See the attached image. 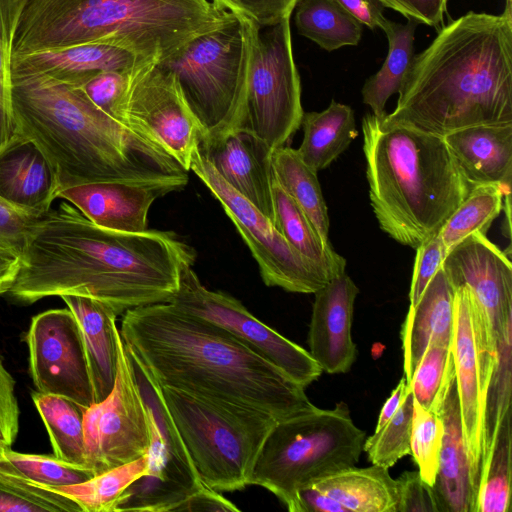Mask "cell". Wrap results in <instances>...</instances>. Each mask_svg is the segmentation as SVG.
<instances>
[{
	"label": "cell",
	"mask_w": 512,
	"mask_h": 512,
	"mask_svg": "<svg viewBox=\"0 0 512 512\" xmlns=\"http://www.w3.org/2000/svg\"><path fill=\"white\" fill-rule=\"evenodd\" d=\"M301 125L303 140L296 150L316 172L336 160L358 134L352 108L334 100L321 112L303 113Z\"/></svg>",
	"instance_id": "29"
},
{
	"label": "cell",
	"mask_w": 512,
	"mask_h": 512,
	"mask_svg": "<svg viewBox=\"0 0 512 512\" xmlns=\"http://www.w3.org/2000/svg\"><path fill=\"white\" fill-rule=\"evenodd\" d=\"M443 431L441 417L426 410L414 399L410 454L421 477L432 486L437 476Z\"/></svg>",
	"instance_id": "44"
},
{
	"label": "cell",
	"mask_w": 512,
	"mask_h": 512,
	"mask_svg": "<svg viewBox=\"0 0 512 512\" xmlns=\"http://www.w3.org/2000/svg\"><path fill=\"white\" fill-rule=\"evenodd\" d=\"M312 485L340 503L347 512H397L396 479L387 468L379 465L352 466Z\"/></svg>",
	"instance_id": "28"
},
{
	"label": "cell",
	"mask_w": 512,
	"mask_h": 512,
	"mask_svg": "<svg viewBox=\"0 0 512 512\" xmlns=\"http://www.w3.org/2000/svg\"><path fill=\"white\" fill-rule=\"evenodd\" d=\"M128 73L103 71L79 86L91 102L112 117L128 81Z\"/></svg>",
	"instance_id": "48"
},
{
	"label": "cell",
	"mask_w": 512,
	"mask_h": 512,
	"mask_svg": "<svg viewBox=\"0 0 512 512\" xmlns=\"http://www.w3.org/2000/svg\"><path fill=\"white\" fill-rule=\"evenodd\" d=\"M32 400L49 434L54 456L69 463L87 466L85 409L63 396L38 391L32 393Z\"/></svg>",
	"instance_id": "33"
},
{
	"label": "cell",
	"mask_w": 512,
	"mask_h": 512,
	"mask_svg": "<svg viewBox=\"0 0 512 512\" xmlns=\"http://www.w3.org/2000/svg\"><path fill=\"white\" fill-rule=\"evenodd\" d=\"M271 161L278 183L304 212L321 240L329 244V216L317 172L302 161L296 149L287 146L274 150Z\"/></svg>",
	"instance_id": "32"
},
{
	"label": "cell",
	"mask_w": 512,
	"mask_h": 512,
	"mask_svg": "<svg viewBox=\"0 0 512 512\" xmlns=\"http://www.w3.org/2000/svg\"><path fill=\"white\" fill-rule=\"evenodd\" d=\"M362 134L369 197L379 226L416 249L440 231L471 185L443 136L373 113L363 117Z\"/></svg>",
	"instance_id": "6"
},
{
	"label": "cell",
	"mask_w": 512,
	"mask_h": 512,
	"mask_svg": "<svg viewBox=\"0 0 512 512\" xmlns=\"http://www.w3.org/2000/svg\"><path fill=\"white\" fill-rule=\"evenodd\" d=\"M447 249L438 233L416 248L414 269L409 292L410 306L415 305L425 288L441 268Z\"/></svg>",
	"instance_id": "46"
},
{
	"label": "cell",
	"mask_w": 512,
	"mask_h": 512,
	"mask_svg": "<svg viewBox=\"0 0 512 512\" xmlns=\"http://www.w3.org/2000/svg\"><path fill=\"white\" fill-rule=\"evenodd\" d=\"M36 219L0 199V246L22 255Z\"/></svg>",
	"instance_id": "50"
},
{
	"label": "cell",
	"mask_w": 512,
	"mask_h": 512,
	"mask_svg": "<svg viewBox=\"0 0 512 512\" xmlns=\"http://www.w3.org/2000/svg\"><path fill=\"white\" fill-rule=\"evenodd\" d=\"M82 332L95 403L112 391L118 366L117 315L106 304L85 296L63 295Z\"/></svg>",
	"instance_id": "27"
},
{
	"label": "cell",
	"mask_w": 512,
	"mask_h": 512,
	"mask_svg": "<svg viewBox=\"0 0 512 512\" xmlns=\"http://www.w3.org/2000/svg\"><path fill=\"white\" fill-rule=\"evenodd\" d=\"M386 121L445 136L512 123V5L501 14L470 11L439 30L414 56Z\"/></svg>",
	"instance_id": "4"
},
{
	"label": "cell",
	"mask_w": 512,
	"mask_h": 512,
	"mask_svg": "<svg viewBox=\"0 0 512 512\" xmlns=\"http://www.w3.org/2000/svg\"><path fill=\"white\" fill-rule=\"evenodd\" d=\"M274 220L277 231L303 257L322 269L330 279L345 272L346 260L330 243H324L304 212L278 183L271 179Z\"/></svg>",
	"instance_id": "30"
},
{
	"label": "cell",
	"mask_w": 512,
	"mask_h": 512,
	"mask_svg": "<svg viewBox=\"0 0 512 512\" xmlns=\"http://www.w3.org/2000/svg\"><path fill=\"white\" fill-rule=\"evenodd\" d=\"M505 190L498 184L472 186L464 200L449 216L439 234L447 249L474 232L487 233L503 208Z\"/></svg>",
	"instance_id": "36"
},
{
	"label": "cell",
	"mask_w": 512,
	"mask_h": 512,
	"mask_svg": "<svg viewBox=\"0 0 512 512\" xmlns=\"http://www.w3.org/2000/svg\"><path fill=\"white\" fill-rule=\"evenodd\" d=\"M2 455L20 476L46 487L59 488L83 483L95 476L87 466L55 456L21 453L3 448Z\"/></svg>",
	"instance_id": "42"
},
{
	"label": "cell",
	"mask_w": 512,
	"mask_h": 512,
	"mask_svg": "<svg viewBox=\"0 0 512 512\" xmlns=\"http://www.w3.org/2000/svg\"><path fill=\"white\" fill-rule=\"evenodd\" d=\"M407 19L438 28L443 21L448 0H379Z\"/></svg>",
	"instance_id": "51"
},
{
	"label": "cell",
	"mask_w": 512,
	"mask_h": 512,
	"mask_svg": "<svg viewBox=\"0 0 512 512\" xmlns=\"http://www.w3.org/2000/svg\"><path fill=\"white\" fill-rule=\"evenodd\" d=\"M19 431V406L15 380L0 359V448H9Z\"/></svg>",
	"instance_id": "49"
},
{
	"label": "cell",
	"mask_w": 512,
	"mask_h": 512,
	"mask_svg": "<svg viewBox=\"0 0 512 512\" xmlns=\"http://www.w3.org/2000/svg\"><path fill=\"white\" fill-rule=\"evenodd\" d=\"M21 266V255L0 246V295L8 293L13 286Z\"/></svg>",
	"instance_id": "55"
},
{
	"label": "cell",
	"mask_w": 512,
	"mask_h": 512,
	"mask_svg": "<svg viewBox=\"0 0 512 512\" xmlns=\"http://www.w3.org/2000/svg\"><path fill=\"white\" fill-rule=\"evenodd\" d=\"M408 388L406 377L403 376L390 396L383 404L376 423L375 430L380 429L399 409Z\"/></svg>",
	"instance_id": "56"
},
{
	"label": "cell",
	"mask_w": 512,
	"mask_h": 512,
	"mask_svg": "<svg viewBox=\"0 0 512 512\" xmlns=\"http://www.w3.org/2000/svg\"><path fill=\"white\" fill-rule=\"evenodd\" d=\"M190 170L206 185L235 225L256 260L265 285L314 294L330 280L322 269L289 245L268 217L230 187L198 148L192 155Z\"/></svg>",
	"instance_id": "13"
},
{
	"label": "cell",
	"mask_w": 512,
	"mask_h": 512,
	"mask_svg": "<svg viewBox=\"0 0 512 512\" xmlns=\"http://www.w3.org/2000/svg\"><path fill=\"white\" fill-rule=\"evenodd\" d=\"M160 391L201 481L219 492L250 485L258 455L277 420L257 409L169 387Z\"/></svg>",
	"instance_id": "8"
},
{
	"label": "cell",
	"mask_w": 512,
	"mask_h": 512,
	"mask_svg": "<svg viewBox=\"0 0 512 512\" xmlns=\"http://www.w3.org/2000/svg\"><path fill=\"white\" fill-rule=\"evenodd\" d=\"M176 191L168 185L128 182H93L62 189L58 198L74 205L94 224L114 231L142 233L148 230L152 203Z\"/></svg>",
	"instance_id": "21"
},
{
	"label": "cell",
	"mask_w": 512,
	"mask_h": 512,
	"mask_svg": "<svg viewBox=\"0 0 512 512\" xmlns=\"http://www.w3.org/2000/svg\"><path fill=\"white\" fill-rule=\"evenodd\" d=\"M417 22L408 19L406 24L386 20L381 29L388 39V54L378 72L364 83L361 94L377 118H383L387 100L399 93L414 59V35Z\"/></svg>",
	"instance_id": "31"
},
{
	"label": "cell",
	"mask_w": 512,
	"mask_h": 512,
	"mask_svg": "<svg viewBox=\"0 0 512 512\" xmlns=\"http://www.w3.org/2000/svg\"><path fill=\"white\" fill-rule=\"evenodd\" d=\"M84 437L86 464L95 475L129 463L149 451L148 416L120 334L113 389L103 401L85 410Z\"/></svg>",
	"instance_id": "16"
},
{
	"label": "cell",
	"mask_w": 512,
	"mask_h": 512,
	"mask_svg": "<svg viewBox=\"0 0 512 512\" xmlns=\"http://www.w3.org/2000/svg\"><path fill=\"white\" fill-rule=\"evenodd\" d=\"M26 343L38 392L63 396L85 410L95 403L82 332L69 308L34 316Z\"/></svg>",
	"instance_id": "17"
},
{
	"label": "cell",
	"mask_w": 512,
	"mask_h": 512,
	"mask_svg": "<svg viewBox=\"0 0 512 512\" xmlns=\"http://www.w3.org/2000/svg\"><path fill=\"white\" fill-rule=\"evenodd\" d=\"M149 470L148 453L71 486L53 488L74 500L82 512H116L128 487Z\"/></svg>",
	"instance_id": "35"
},
{
	"label": "cell",
	"mask_w": 512,
	"mask_h": 512,
	"mask_svg": "<svg viewBox=\"0 0 512 512\" xmlns=\"http://www.w3.org/2000/svg\"><path fill=\"white\" fill-rule=\"evenodd\" d=\"M128 355L149 421V470L128 487L116 511H175L205 484L167 410L159 385L134 356Z\"/></svg>",
	"instance_id": "11"
},
{
	"label": "cell",
	"mask_w": 512,
	"mask_h": 512,
	"mask_svg": "<svg viewBox=\"0 0 512 512\" xmlns=\"http://www.w3.org/2000/svg\"><path fill=\"white\" fill-rule=\"evenodd\" d=\"M195 258L193 248L172 231L110 230L66 201L34 222L8 294L25 304L51 296H85L119 316L170 302L182 268Z\"/></svg>",
	"instance_id": "1"
},
{
	"label": "cell",
	"mask_w": 512,
	"mask_h": 512,
	"mask_svg": "<svg viewBox=\"0 0 512 512\" xmlns=\"http://www.w3.org/2000/svg\"><path fill=\"white\" fill-rule=\"evenodd\" d=\"M396 483L397 512H440L433 486L421 477L419 471H405Z\"/></svg>",
	"instance_id": "47"
},
{
	"label": "cell",
	"mask_w": 512,
	"mask_h": 512,
	"mask_svg": "<svg viewBox=\"0 0 512 512\" xmlns=\"http://www.w3.org/2000/svg\"><path fill=\"white\" fill-rule=\"evenodd\" d=\"M347 13L370 29L380 28L387 18L384 6L379 0H333Z\"/></svg>",
	"instance_id": "53"
},
{
	"label": "cell",
	"mask_w": 512,
	"mask_h": 512,
	"mask_svg": "<svg viewBox=\"0 0 512 512\" xmlns=\"http://www.w3.org/2000/svg\"><path fill=\"white\" fill-rule=\"evenodd\" d=\"M82 512L78 504L57 490L16 473L0 474V512Z\"/></svg>",
	"instance_id": "39"
},
{
	"label": "cell",
	"mask_w": 512,
	"mask_h": 512,
	"mask_svg": "<svg viewBox=\"0 0 512 512\" xmlns=\"http://www.w3.org/2000/svg\"><path fill=\"white\" fill-rule=\"evenodd\" d=\"M26 0H0V152L17 136L12 104L11 59L17 23Z\"/></svg>",
	"instance_id": "40"
},
{
	"label": "cell",
	"mask_w": 512,
	"mask_h": 512,
	"mask_svg": "<svg viewBox=\"0 0 512 512\" xmlns=\"http://www.w3.org/2000/svg\"><path fill=\"white\" fill-rule=\"evenodd\" d=\"M17 133L53 168L60 190L93 182L188 183V171L157 141L103 112L75 86L12 73Z\"/></svg>",
	"instance_id": "3"
},
{
	"label": "cell",
	"mask_w": 512,
	"mask_h": 512,
	"mask_svg": "<svg viewBox=\"0 0 512 512\" xmlns=\"http://www.w3.org/2000/svg\"><path fill=\"white\" fill-rule=\"evenodd\" d=\"M413 394L410 384L396 413L364 441L363 450L373 465L389 469L410 454L413 416Z\"/></svg>",
	"instance_id": "41"
},
{
	"label": "cell",
	"mask_w": 512,
	"mask_h": 512,
	"mask_svg": "<svg viewBox=\"0 0 512 512\" xmlns=\"http://www.w3.org/2000/svg\"><path fill=\"white\" fill-rule=\"evenodd\" d=\"M219 176L272 222V150L252 132L231 128L206 136L198 146Z\"/></svg>",
	"instance_id": "19"
},
{
	"label": "cell",
	"mask_w": 512,
	"mask_h": 512,
	"mask_svg": "<svg viewBox=\"0 0 512 512\" xmlns=\"http://www.w3.org/2000/svg\"><path fill=\"white\" fill-rule=\"evenodd\" d=\"M297 512H347V510L340 503L310 485L298 492Z\"/></svg>",
	"instance_id": "54"
},
{
	"label": "cell",
	"mask_w": 512,
	"mask_h": 512,
	"mask_svg": "<svg viewBox=\"0 0 512 512\" xmlns=\"http://www.w3.org/2000/svg\"><path fill=\"white\" fill-rule=\"evenodd\" d=\"M365 436L343 401L332 409L315 406L279 420L262 446L250 485L269 490L290 512H297L298 492L355 466Z\"/></svg>",
	"instance_id": "7"
},
{
	"label": "cell",
	"mask_w": 512,
	"mask_h": 512,
	"mask_svg": "<svg viewBox=\"0 0 512 512\" xmlns=\"http://www.w3.org/2000/svg\"><path fill=\"white\" fill-rule=\"evenodd\" d=\"M112 117L162 145L186 171L204 132L188 107L174 75L157 61L139 63Z\"/></svg>",
	"instance_id": "14"
},
{
	"label": "cell",
	"mask_w": 512,
	"mask_h": 512,
	"mask_svg": "<svg viewBox=\"0 0 512 512\" xmlns=\"http://www.w3.org/2000/svg\"><path fill=\"white\" fill-rule=\"evenodd\" d=\"M147 61L126 49L104 43H84L13 55L15 74L40 73L79 87L103 71L129 72Z\"/></svg>",
	"instance_id": "22"
},
{
	"label": "cell",
	"mask_w": 512,
	"mask_h": 512,
	"mask_svg": "<svg viewBox=\"0 0 512 512\" xmlns=\"http://www.w3.org/2000/svg\"><path fill=\"white\" fill-rule=\"evenodd\" d=\"M192 266L182 268L170 303L222 328L303 388L321 376L323 371L309 351L262 323L231 295L207 289Z\"/></svg>",
	"instance_id": "15"
},
{
	"label": "cell",
	"mask_w": 512,
	"mask_h": 512,
	"mask_svg": "<svg viewBox=\"0 0 512 512\" xmlns=\"http://www.w3.org/2000/svg\"><path fill=\"white\" fill-rule=\"evenodd\" d=\"M295 25L298 33L327 51L356 46L362 24L333 0H298Z\"/></svg>",
	"instance_id": "34"
},
{
	"label": "cell",
	"mask_w": 512,
	"mask_h": 512,
	"mask_svg": "<svg viewBox=\"0 0 512 512\" xmlns=\"http://www.w3.org/2000/svg\"><path fill=\"white\" fill-rule=\"evenodd\" d=\"M218 7L242 16L259 28L273 26L292 15L298 0H212Z\"/></svg>",
	"instance_id": "45"
},
{
	"label": "cell",
	"mask_w": 512,
	"mask_h": 512,
	"mask_svg": "<svg viewBox=\"0 0 512 512\" xmlns=\"http://www.w3.org/2000/svg\"><path fill=\"white\" fill-rule=\"evenodd\" d=\"M511 328L499 342L497 359L488 389L485 419V463H489L499 428L510 414L511 400ZM483 475V474H482Z\"/></svg>",
	"instance_id": "43"
},
{
	"label": "cell",
	"mask_w": 512,
	"mask_h": 512,
	"mask_svg": "<svg viewBox=\"0 0 512 512\" xmlns=\"http://www.w3.org/2000/svg\"><path fill=\"white\" fill-rule=\"evenodd\" d=\"M498 345L470 291L455 287L451 352L461 412L463 434L476 492L485 463V419L488 389Z\"/></svg>",
	"instance_id": "12"
},
{
	"label": "cell",
	"mask_w": 512,
	"mask_h": 512,
	"mask_svg": "<svg viewBox=\"0 0 512 512\" xmlns=\"http://www.w3.org/2000/svg\"><path fill=\"white\" fill-rule=\"evenodd\" d=\"M466 181L511 193L512 123L476 125L443 136Z\"/></svg>",
	"instance_id": "24"
},
{
	"label": "cell",
	"mask_w": 512,
	"mask_h": 512,
	"mask_svg": "<svg viewBox=\"0 0 512 512\" xmlns=\"http://www.w3.org/2000/svg\"><path fill=\"white\" fill-rule=\"evenodd\" d=\"M437 414L444 427L433 485L440 512H476L477 495L471 481L455 379Z\"/></svg>",
	"instance_id": "26"
},
{
	"label": "cell",
	"mask_w": 512,
	"mask_h": 512,
	"mask_svg": "<svg viewBox=\"0 0 512 512\" xmlns=\"http://www.w3.org/2000/svg\"><path fill=\"white\" fill-rule=\"evenodd\" d=\"M511 414L503 420L477 493L476 512H510Z\"/></svg>",
	"instance_id": "37"
},
{
	"label": "cell",
	"mask_w": 512,
	"mask_h": 512,
	"mask_svg": "<svg viewBox=\"0 0 512 512\" xmlns=\"http://www.w3.org/2000/svg\"><path fill=\"white\" fill-rule=\"evenodd\" d=\"M235 18L210 0H26L12 56L104 43L159 62Z\"/></svg>",
	"instance_id": "5"
},
{
	"label": "cell",
	"mask_w": 512,
	"mask_h": 512,
	"mask_svg": "<svg viewBox=\"0 0 512 512\" xmlns=\"http://www.w3.org/2000/svg\"><path fill=\"white\" fill-rule=\"evenodd\" d=\"M3 448H0V474H6V473H14L11 470H9L5 464H4V458L2 455ZM17 474V473H16Z\"/></svg>",
	"instance_id": "57"
},
{
	"label": "cell",
	"mask_w": 512,
	"mask_h": 512,
	"mask_svg": "<svg viewBox=\"0 0 512 512\" xmlns=\"http://www.w3.org/2000/svg\"><path fill=\"white\" fill-rule=\"evenodd\" d=\"M454 297L455 288L441 267L418 302L409 306L400 331L407 382L429 345L451 346Z\"/></svg>",
	"instance_id": "25"
},
{
	"label": "cell",
	"mask_w": 512,
	"mask_h": 512,
	"mask_svg": "<svg viewBox=\"0 0 512 512\" xmlns=\"http://www.w3.org/2000/svg\"><path fill=\"white\" fill-rule=\"evenodd\" d=\"M57 176L43 153L17 136L0 152V199L36 218L58 198Z\"/></svg>",
	"instance_id": "23"
},
{
	"label": "cell",
	"mask_w": 512,
	"mask_h": 512,
	"mask_svg": "<svg viewBox=\"0 0 512 512\" xmlns=\"http://www.w3.org/2000/svg\"><path fill=\"white\" fill-rule=\"evenodd\" d=\"M249 57V19L236 15L232 22L194 37L157 64L174 75L206 137L235 127Z\"/></svg>",
	"instance_id": "9"
},
{
	"label": "cell",
	"mask_w": 512,
	"mask_h": 512,
	"mask_svg": "<svg viewBox=\"0 0 512 512\" xmlns=\"http://www.w3.org/2000/svg\"><path fill=\"white\" fill-rule=\"evenodd\" d=\"M249 33L247 81L234 128L252 132L274 151L299 129L304 113L290 17L264 30L249 20Z\"/></svg>",
	"instance_id": "10"
},
{
	"label": "cell",
	"mask_w": 512,
	"mask_h": 512,
	"mask_svg": "<svg viewBox=\"0 0 512 512\" xmlns=\"http://www.w3.org/2000/svg\"><path fill=\"white\" fill-rule=\"evenodd\" d=\"M455 379L451 346L431 344L425 350L408 383L413 398L437 414Z\"/></svg>",
	"instance_id": "38"
},
{
	"label": "cell",
	"mask_w": 512,
	"mask_h": 512,
	"mask_svg": "<svg viewBox=\"0 0 512 512\" xmlns=\"http://www.w3.org/2000/svg\"><path fill=\"white\" fill-rule=\"evenodd\" d=\"M175 511L239 512L240 509L222 496L219 491L204 485L200 490L181 503Z\"/></svg>",
	"instance_id": "52"
},
{
	"label": "cell",
	"mask_w": 512,
	"mask_h": 512,
	"mask_svg": "<svg viewBox=\"0 0 512 512\" xmlns=\"http://www.w3.org/2000/svg\"><path fill=\"white\" fill-rule=\"evenodd\" d=\"M119 332L160 387L257 409L277 421L315 407L305 388L271 362L170 302L126 311Z\"/></svg>",
	"instance_id": "2"
},
{
	"label": "cell",
	"mask_w": 512,
	"mask_h": 512,
	"mask_svg": "<svg viewBox=\"0 0 512 512\" xmlns=\"http://www.w3.org/2000/svg\"><path fill=\"white\" fill-rule=\"evenodd\" d=\"M441 267L454 288L470 291L499 345L512 327V265L506 252L474 232L448 250Z\"/></svg>",
	"instance_id": "18"
},
{
	"label": "cell",
	"mask_w": 512,
	"mask_h": 512,
	"mask_svg": "<svg viewBox=\"0 0 512 512\" xmlns=\"http://www.w3.org/2000/svg\"><path fill=\"white\" fill-rule=\"evenodd\" d=\"M359 292L344 272L314 293L308 333L309 353L321 370L329 374L348 372L357 358L351 330L354 303Z\"/></svg>",
	"instance_id": "20"
}]
</instances>
